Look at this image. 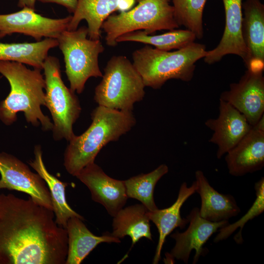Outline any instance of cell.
Masks as SVG:
<instances>
[{
  "instance_id": "obj_29",
  "label": "cell",
  "mask_w": 264,
  "mask_h": 264,
  "mask_svg": "<svg viewBox=\"0 0 264 264\" xmlns=\"http://www.w3.org/2000/svg\"><path fill=\"white\" fill-rule=\"evenodd\" d=\"M44 3H55L65 7L70 13H74L77 0H37Z\"/></svg>"
},
{
  "instance_id": "obj_12",
  "label": "cell",
  "mask_w": 264,
  "mask_h": 264,
  "mask_svg": "<svg viewBox=\"0 0 264 264\" xmlns=\"http://www.w3.org/2000/svg\"><path fill=\"white\" fill-rule=\"evenodd\" d=\"M220 99L231 104L251 126H255L264 116L263 71L247 69L239 82L231 84L229 89L221 94Z\"/></svg>"
},
{
  "instance_id": "obj_2",
  "label": "cell",
  "mask_w": 264,
  "mask_h": 264,
  "mask_svg": "<svg viewBox=\"0 0 264 264\" xmlns=\"http://www.w3.org/2000/svg\"><path fill=\"white\" fill-rule=\"evenodd\" d=\"M41 70L30 69L19 62L0 61V73L10 86L9 94L0 103V120L4 124H12L17 119V113L22 111L32 125L41 124L44 131L52 129L53 123L41 108L45 105V84Z\"/></svg>"
},
{
  "instance_id": "obj_19",
  "label": "cell",
  "mask_w": 264,
  "mask_h": 264,
  "mask_svg": "<svg viewBox=\"0 0 264 264\" xmlns=\"http://www.w3.org/2000/svg\"><path fill=\"white\" fill-rule=\"evenodd\" d=\"M196 192L201 198L199 213L203 218L213 222L228 220L240 212L235 198L230 195L219 193L209 184L200 170L195 172Z\"/></svg>"
},
{
  "instance_id": "obj_28",
  "label": "cell",
  "mask_w": 264,
  "mask_h": 264,
  "mask_svg": "<svg viewBox=\"0 0 264 264\" xmlns=\"http://www.w3.org/2000/svg\"><path fill=\"white\" fill-rule=\"evenodd\" d=\"M254 188L256 198L251 208L240 220L234 223L228 224L220 229L219 233L214 239L215 242L226 239L239 227L240 229L234 236V240L237 243H242L243 242L242 231L244 224L248 220L262 214L264 211V178L263 177L255 184Z\"/></svg>"
},
{
  "instance_id": "obj_3",
  "label": "cell",
  "mask_w": 264,
  "mask_h": 264,
  "mask_svg": "<svg viewBox=\"0 0 264 264\" xmlns=\"http://www.w3.org/2000/svg\"><path fill=\"white\" fill-rule=\"evenodd\" d=\"M92 123L81 135L69 141L64 154V165L75 176L87 165L94 162L102 148L111 141H117L135 125L132 112L99 106L91 114Z\"/></svg>"
},
{
  "instance_id": "obj_16",
  "label": "cell",
  "mask_w": 264,
  "mask_h": 264,
  "mask_svg": "<svg viewBox=\"0 0 264 264\" xmlns=\"http://www.w3.org/2000/svg\"><path fill=\"white\" fill-rule=\"evenodd\" d=\"M222 0L225 15L224 31L218 45L206 51L204 62L210 65L220 61L226 55L234 54L240 56L245 65L248 51L242 35V0Z\"/></svg>"
},
{
  "instance_id": "obj_30",
  "label": "cell",
  "mask_w": 264,
  "mask_h": 264,
  "mask_svg": "<svg viewBox=\"0 0 264 264\" xmlns=\"http://www.w3.org/2000/svg\"><path fill=\"white\" fill-rule=\"evenodd\" d=\"M37 0H19L18 6L23 8L26 7L35 10V2Z\"/></svg>"
},
{
  "instance_id": "obj_6",
  "label": "cell",
  "mask_w": 264,
  "mask_h": 264,
  "mask_svg": "<svg viewBox=\"0 0 264 264\" xmlns=\"http://www.w3.org/2000/svg\"><path fill=\"white\" fill-rule=\"evenodd\" d=\"M171 0H138L132 9L111 14L101 26L108 45L114 46L116 39L127 33L143 30L148 35L162 30L178 28Z\"/></svg>"
},
{
  "instance_id": "obj_10",
  "label": "cell",
  "mask_w": 264,
  "mask_h": 264,
  "mask_svg": "<svg viewBox=\"0 0 264 264\" xmlns=\"http://www.w3.org/2000/svg\"><path fill=\"white\" fill-rule=\"evenodd\" d=\"M71 18H50L26 7L16 12L0 14V39L14 33L31 36L36 42L43 37L57 39L67 30Z\"/></svg>"
},
{
  "instance_id": "obj_27",
  "label": "cell",
  "mask_w": 264,
  "mask_h": 264,
  "mask_svg": "<svg viewBox=\"0 0 264 264\" xmlns=\"http://www.w3.org/2000/svg\"><path fill=\"white\" fill-rule=\"evenodd\" d=\"M175 19L179 25L192 31L196 39L203 36V12L207 0H171Z\"/></svg>"
},
{
  "instance_id": "obj_25",
  "label": "cell",
  "mask_w": 264,
  "mask_h": 264,
  "mask_svg": "<svg viewBox=\"0 0 264 264\" xmlns=\"http://www.w3.org/2000/svg\"><path fill=\"white\" fill-rule=\"evenodd\" d=\"M196 39L195 35L189 30H172L157 35H151L144 31L136 30L125 33L118 37V44L123 42H135L152 45L163 51L173 49H179L193 42Z\"/></svg>"
},
{
  "instance_id": "obj_4",
  "label": "cell",
  "mask_w": 264,
  "mask_h": 264,
  "mask_svg": "<svg viewBox=\"0 0 264 264\" xmlns=\"http://www.w3.org/2000/svg\"><path fill=\"white\" fill-rule=\"evenodd\" d=\"M206 51L204 44L195 42L173 52L146 45L132 53V64L145 87L159 89L170 79L191 81L196 63Z\"/></svg>"
},
{
  "instance_id": "obj_8",
  "label": "cell",
  "mask_w": 264,
  "mask_h": 264,
  "mask_svg": "<svg viewBox=\"0 0 264 264\" xmlns=\"http://www.w3.org/2000/svg\"><path fill=\"white\" fill-rule=\"evenodd\" d=\"M59 59L48 56L44 63L45 105L53 121L52 129L55 140H70L75 135L73 125L80 116L81 107L74 92L64 83Z\"/></svg>"
},
{
  "instance_id": "obj_21",
  "label": "cell",
  "mask_w": 264,
  "mask_h": 264,
  "mask_svg": "<svg viewBox=\"0 0 264 264\" xmlns=\"http://www.w3.org/2000/svg\"><path fill=\"white\" fill-rule=\"evenodd\" d=\"M84 219L77 217L70 218L66 229L68 239V251L65 264H80L99 244L103 242L120 243V239L111 233L98 236L93 234L83 222Z\"/></svg>"
},
{
  "instance_id": "obj_11",
  "label": "cell",
  "mask_w": 264,
  "mask_h": 264,
  "mask_svg": "<svg viewBox=\"0 0 264 264\" xmlns=\"http://www.w3.org/2000/svg\"><path fill=\"white\" fill-rule=\"evenodd\" d=\"M189 225L183 232H176L171 235L176 242L170 253L166 254L165 262H172L175 259L187 264L193 250H195L193 264H196L200 256L207 251L203 248L204 244L215 233L228 224V221L213 222L201 217L199 208H194L186 218Z\"/></svg>"
},
{
  "instance_id": "obj_1",
  "label": "cell",
  "mask_w": 264,
  "mask_h": 264,
  "mask_svg": "<svg viewBox=\"0 0 264 264\" xmlns=\"http://www.w3.org/2000/svg\"><path fill=\"white\" fill-rule=\"evenodd\" d=\"M66 228L29 197L0 194V264H65Z\"/></svg>"
},
{
  "instance_id": "obj_23",
  "label": "cell",
  "mask_w": 264,
  "mask_h": 264,
  "mask_svg": "<svg viewBox=\"0 0 264 264\" xmlns=\"http://www.w3.org/2000/svg\"><path fill=\"white\" fill-rule=\"evenodd\" d=\"M148 211L142 203L122 208L113 217L111 234L119 239L129 236L132 246L142 238L152 241Z\"/></svg>"
},
{
  "instance_id": "obj_7",
  "label": "cell",
  "mask_w": 264,
  "mask_h": 264,
  "mask_svg": "<svg viewBox=\"0 0 264 264\" xmlns=\"http://www.w3.org/2000/svg\"><path fill=\"white\" fill-rule=\"evenodd\" d=\"M88 27L64 31L57 39L65 64L66 73L70 88L80 94L90 77H102L98 57L104 51L100 40L87 38Z\"/></svg>"
},
{
  "instance_id": "obj_26",
  "label": "cell",
  "mask_w": 264,
  "mask_h": 264,
  "mask_svg": "<svg viewBox=\"0 0 264 264\" xmlns=\"http://www.w3.org/2000/svg\"><path fill=\"white\" fill-rule=\"evenodd\" d=\"M168 171V166L162 164L148 174H141L124 180L128 198L139 200L149 211L157 210L154 198V189L158 181Z\"/></svg>"
},
{
  "instance_id": "obj_17",
  "label": "cell",
  "mask_w": 264,
  "mask_h": 264,
  "mask_svg": "<svg viewBox=\"0 0 264 264\" xmlns=\"http://www.w3.org/2000/svg\"><path fill=\"white\" fill-rule=\"evenodd\" d=\"M244 16L242 35L248 51L245 66L250 70L264 69V5L260 0H246L242 4Z\"/></svg>"
},
{
  "instance_id": "obj_20",
  "label": "cell",
  "mask_w": 264,
  "mask_h": 264,
  "mask_svg": "<svg viewBox=\"0 0 264 264\" xmlns=\"http://www.w3.org/2000/svg\"><path fill=\"white\" fill-rule=\"evenodd\" d=\"M197 185L195 181L188 187L183 182L179 188L176 201L170 207L154 211L147 212L150 220L156 225L159 233V238L153 264H157L161 258V252L166 237L176 228L183 229L188 223V220L180 216V209L188 198L196 192Z\"/></svg>"
},
{
  "instance_id": "obj_24",
  "label": "cell",
  "mask_w": 264,
  "mask_h": 264,
  "mask_svg": "<svg viewBox=\"0 0 264 264\" xmlns=\"http://www.w3.org/2000/svg\"><path fill=\"white\" fill-rule=\"evenodd\" d=\"M57 46L58 40L52 38L34 43L0 42V61L19 62L42 70L49 50Z\"/></svg>"
},
{
  "instance_id": "obj_13",
  "label": "cell",
  "mask_w": 264,
  "mask_h": 264,
  "mask_svg": "<svg viewBox=\"0 0 264 264\" xmlns=\"http://www.w3.org/2000/svg\"><path fill=\"white\" fill-rule=\"evenodd\" d=\"M75 176L89 189L92 199L102 204L111 217L125 205L128 198L124 180L110 177L94 162L84 167Z\"/></svg>"
},
{
  "instance_id": "obj_5",
  "label": "cell",
  "mask_w": 264,
  "mask_h": 264,
  "mask_svg": "<svg viewBox=\"0 0 264 264\" xmlns=\"http://www.w3.org/2000/svg\"><path fill=\"white\" fill-rule=\"evenodd\" d=\"M102 79L95 89L99 106L132 112L134 104L144 97L145 87L132 63L124 56H113L104 69Z\"/></svg>"
},
{
  "instance_id": "obj_18",
  "label": "cell",
  "mask_w": 264,
  "mask_h": 264,
  "mask_svg": "<svg viewBox=\"0 0 264 264\" xmlns=\"http://www.w3.org/2000/svg\"><path fill=\"white\" fill-rule=\"evenodd\" d=\"M136 0H77L73 15L68 25L67 30L77 29L83 20L88 23V36L91 40H100L101 26L111 14L130 10Z\"/></svg>"
},
{
  "instance_id": "obj_9",
  "label": "cell",
  "mask_w": 264,
  "mask_h": 264,
  "mask_svg": "<svg viewBox=\"0 0 264 264\" xmlns=\"http://www.w3.org/2000/svg\"><path fill=\"white\" fill-rule=\"evenodd\" d=\"M0 190L27 194L39 204L53 210L49 189L44 180L16 156L0 153Z\"/></svg>"
},
{
  "instance_id": "obj_22",
  "label": "cell",
  "mask_w": 264,
  "mask_h": 264,
  "mask_svg": "<svg viewBox=\"0 0 264 264\" xmlns=\"http://www.w3.org/2000/svg\"><path fill=\"white\" fill-rule=\"evenodd\" d=\"M34 153V159L29 162V165L44 180L49 189L56 223L66 228L70 218L77 217L84 219L73 210L66 201V188L67 184L60 181L47 170L43 160L41 147L36 145Z\"/></svg>"
},
{
  "instance_id": "obj_15",
  "label": "cell",
  "mask_w": 264,
  "mask_h": 264,
  "mask_svg": "<svg viewBox=\"0 0 264 264\" xmlns=\"http://www.w3.org/2000/svg\"><path fill=\"white\" fill-rule=\"evenodd\" d=\"M205 125L214 132L209 141L217 145L219 159L234 148L253 127L242 113L220 99L218 117L207 120Z\"/></svg>"
},
{
  "instance_id": "obj_14",
  "label": "cell",
  "mask_w": 264,
  "mask_h": 264,
  "mask_svg": "<svg viewBox=\"0 0 264 264\" xmlns=\"http://www.w3.org/2000/svg\"><path fill=\"white\" fill-rule=\"evenodd\" d=\"M264 117L250 130L225 156L229 173L236 176L261 170L264 166Z\"/></svg>"
}]
</instances>
